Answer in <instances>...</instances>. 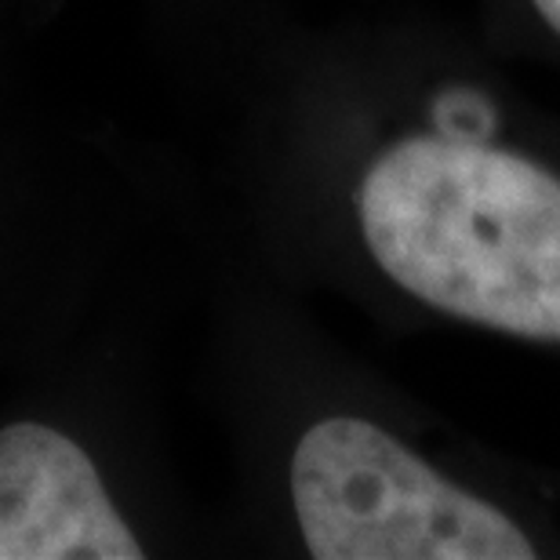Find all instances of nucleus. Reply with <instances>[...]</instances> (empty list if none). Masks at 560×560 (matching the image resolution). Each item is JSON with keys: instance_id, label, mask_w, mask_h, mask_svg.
I'll list each match as a JSON object with an SVG mask.
<instances>
[{"instance_id": "nucleus-1", "label": "nucleus", "mask_w": 560, "mask_h": 560, "mask_svg": "<svg viewBox=\"0 0 560 560\" xmlns=\"http://www.w3.org/2000/svg\"><path fill=\"white\" fill-rule=\"evenodd\" d=\"M219 237L386 331L560 361V114L430 11L291 15L215 106Z\"/></svg>"}, {"instance_id": "nucleus-2", "label": "nucleus", "mask_w": 560, "mask_h": 560, "mask_svg": "<svg viewBox=\"0 0 560 560\" xmlns=\"http://www.w3.org/2000/svg\"><path fill=\"white\" fill-rule=\"evenodd\" d=\"M197 397L226 444L219 557L560 560V463L469 433L350 350L211 219Z\"/></svg>"}, {"instance_id": "nucleus-3", "label": "nucleus", "mask_w": 560, "mask_h": 560, "mask_svg": "<svg viewBox=\"0 0 560 560\" xmlns=\"http://www.w3.org/2000/svg\"><path fill=\"white\" fill-rule=\"evenodd\" d=\"M161 284L0 383V560L219 557L215 506L178 469L164 419Z\"/></svg>"}, {"instance_id": "nucleus-4", "label": "nucleus", "mask_w": 560, "mask_h": 560, "mask_svg": "<svg viewBox=\"0 0 560 560\" xmlns=\"http://www.w3.org/2000/svg\"><path fill=\"white\" fill-rule=\"evenodd\" d=\"M477 33L499 59L560 70V0H480Z\"/></svg>"}]
</instances>
